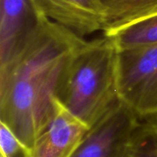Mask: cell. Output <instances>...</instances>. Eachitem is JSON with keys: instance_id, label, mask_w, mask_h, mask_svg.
I'll return each mask as SVG.
<instances>
[{"instance_id": "obj_1", "label": "cell", "mask_w": 157, "mask_h": 157, "mask_svg": "<svg viewBox=\"0 0 157 157\" xmlns=\"http://www.w3.org/2000/svg\"><path fill=\"white\" fill-rule=\"evenodd\" d=\"M85 41L48 19L25 49L0 67V121L30 149L52 120L61 80Z\"/></svg>"}, {"instance_id": "obj_2", "label": "cell", "mask_w": 157, "mask_h": 157, "mask_svg": "<svg viewBox=\"0 0 157 157\" xmlns=\"http://www.w3.org/2000/svg\"><path fill=\"white\" fill-rule=\"evenodd\" d=\"M118 49L107 36L85 41L71 58L56 100L89 129L121 102L117 76Z\"/></svg>"}, {"instance_id": "obj_3", "label": "cell", "mask_w": 157, "mask_h": 157, "mask_svg": "<svg viewBox=\"0 0 157 157\" xmlns=\"http://www.w3.org/2000/svg\"><path fill=\"white\" fill-rule=\"evenodd\" d=\"M121 102L139 119L157 115V44L118 50Z\"/></svg>"}, {"instance_id": "obj_4", "label": "cell", "mask_w": 157, "mask_h": 157, "mask_svg": "<svg viewBox=\"0 0 157 157\" xmlns=\"http://www.w3.org/2000/svg\"><path fill=\"white\" fill-rule=\"evenodd\" d=\"M46 20L37 0H0V67L25 49Z\"/></svg>"}, {"instance_id": "obj_5", "label": "cell", "mask_w": 157, "mask_h": 157, "mask_svg": "<svg viewBox=\"0 0 157 157\" xmlns=\"http://www.w3.org/2000/svg\"><path fill=\"white\" fill-rule=\"evenodd\" d=\"M138 120L120 105L89 130L72 157H115Z\"/></svg>"}, {"instance_id": "obj_6", "label": "cell", "mask_w": 157, "mask_h": 157, "mask_svg": "<svg viewBox=\"0 0 157 157\" xmlns=\"http://www.w3.org/2000/svg\"><path fill=\"white\" fill-rule=\"evenodd\" d=\"M89 128L58 101L55 112L31 148L32 157H72Z\"/></svg>"}, {"instance_id": "obj_7", "label": "cell", "mask_w": 157, "mask_h": 157, "mask_svg": "<svg viewBox=\"0 0 157 157\" xmlns=\"http://www.w3.org/2000/svg\"><path fill=\"white\" fill-rule=\"evenodd\" d=\"M45 17L83 38L105 28L98 0H37Z\"/></svg>"}, {"instance_id": "obj_8", "label": "cell", "mask_w": 157, "mask_h": 157, "mask_svg": "<svg viewBox=\"0 0 157 157\" xmlns=\"http://www.w3.org/2000/svg\"><path fill=\"white\" fill-rule=\"evenodd\" d=\"M98 1L105 17V33L157 12V0Z\"/></svg>"}, {"instance_id": "obj_9", "label": "cell", "mask_w": 157, "mask_h": 157, "mask_svg": "<svg viewBox=\"0 0 157 157\" xmlns=\"http://www.w3.org/2000/svg\"><path fill=\"white\" fill-rule=\"evenodd\" d=\"M115 157H157V115L139 119Z\"/></svg>"}, {"instance_id": "obj_10", "label": "cell", "mask_w": 157, "mask_h": 157, "mask_svg": "<svg viewBox=\"0 0 157 157\" xmlns=\"http://www.w3.org/2000/svg\"><path fill=\"white\" fill-rule=\"evenodd\" d=\"M118 50L157 44V12L105 33Z\"/></svg>"}, {"instance_id": "obj_11", "label": "cell", "mask_w": 157, "mask_h": 157, "mask_svg": "<svg viewBox=\"0 0 157 157\" xmlns=\"http://www.w3.org/2000/svg\"><path fill=\"white\" fill-rule=\"evenodd\" d=\"M0 157H32L31 149L2 121H0Z\"/></svg>"}]
</instances>
